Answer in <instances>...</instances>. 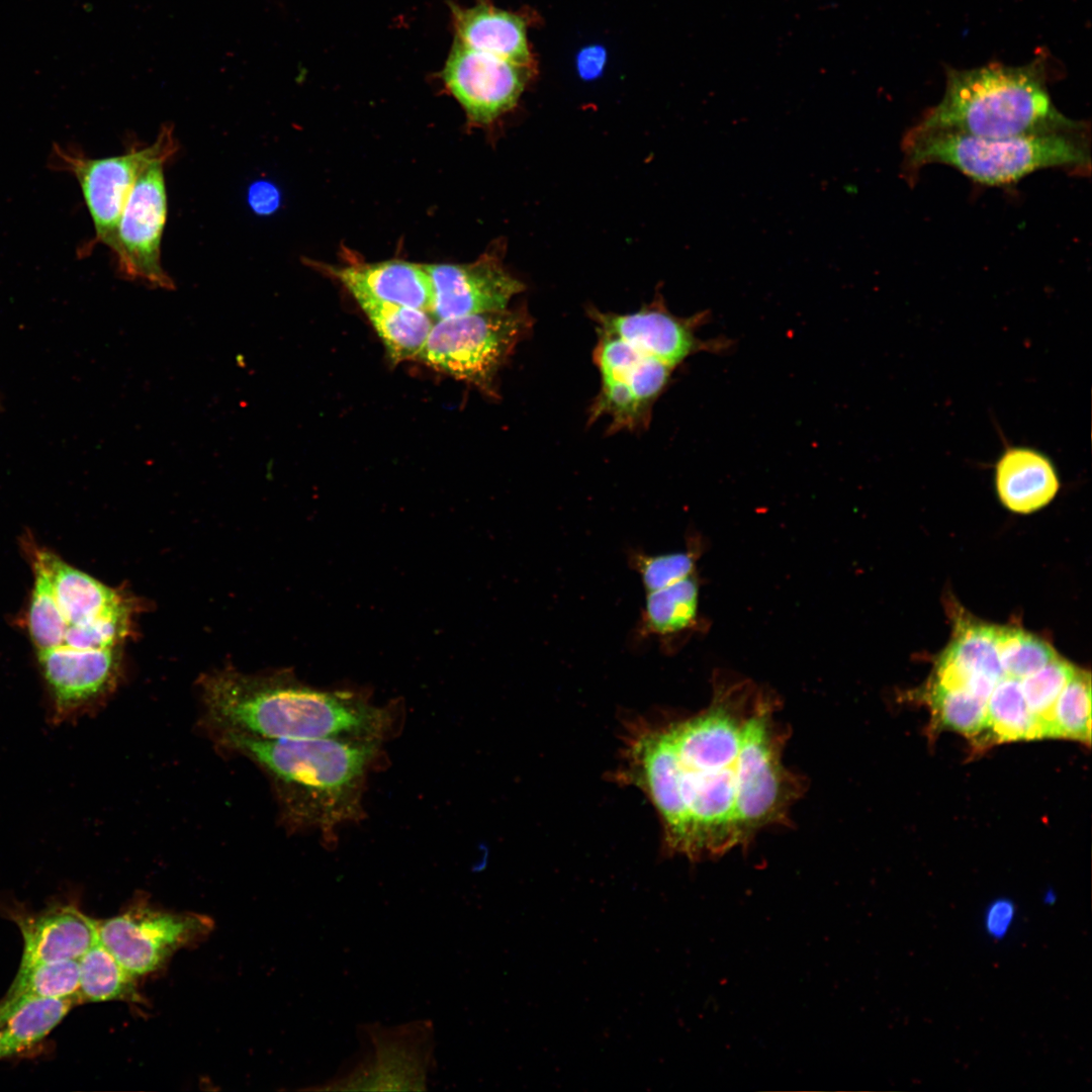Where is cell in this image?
<instances>
[{
    "label": "cell",
    "mask_w": 1092,
    "mask_h": 1092,
    "mask_svg": "<svg viewBox=\"0 0 1092 1092\" xmlns=\"http://www.w3.org/2000/svg\"><path fill=\"white\" fill-rule=\"evenodd\" d=\"M1034 738H1038V733L1020 679L1004 675L988 698L986 729L980 745Z\"/></svg>",
    "instance_id": "obj_25"
},
{
    "label": "cell",
    "mask_w": 1092,
    "mask_h": 1092,
    "mask_svg": "<svg viewBox=\"0 0 1092 1092\" xmlns=\"http://www.w3.org/2000/svg\"><path fill=\"white\" fill-rule=\"evenodd\" d=\"M382 341L390 361L417 360L435 320L429 311L351 293Z\"/></svg>",
    "instance_id": "obj_23"
},
{
    "label": "cell",
    "mask_w": 1092,
    "mask_h": 1092,
    "mask_svg": "<svg viewBox=\"0 0 1092 1092\" xmlns=\"http://www.w3.org/2000/svg\"><path fill=\"white\" fill-rule=\"evenodd\" d=\"M1091 674L1076 668L1054 709L1053 737L1091 742Z\"/></svg>",
    "instance_id": "obj_30"
},
{
    "label": "cell",
    "mask_w": 1092,
    "mask_h": 1092,
    "mask_svg": "<svg viewBox=\"0 0 1092 1092\" xmlns=\"http://www.w3.org/2000/svg\"><path fill=\"white\" fill-rule=\"evenodd\" d=\"M1 1026H2V1025H1V1023H0V1030H1Z\"/></svg>",
    "instance_id": "obj_35"
},
{
    "label": "cell",
    "mask_w": 1092,
    "mask_h": 1092,
    "mask_svg": "<svg viewBox=\"0 0 1092 1092\" xmlns=\"http://www.w3.org/2000/svg\"><path fill=\"white\" fill-rule=\"evenodd\" d=\"M762 695L749 680L720 676L707 709L660 725L654 767L669 818H714L735 807L742 733Z\"/></svg>",
    "instance_id": "obj_3"
},
{
    "label": "cell",
    "mask_w": 1092,
    "mask_h": 1092,
    "mask_svg": "<svg viewBox=\"0 0 1092 1092\" xmlns=\"http://www.w3.org/2000/svg\"><path fill=\"white\" fill-rule=\"evenodd\" d=\"M33 586L25 625L51 703L52 720H72L115 687L121 647L139 605L29 541Z\"/></svg>",
    "instance_id": "obj_1"
},
{
    "label": "cell",
    "mask_w": 1092,
    "mask_h": 1092,
    "mask_svg": "<svg viewBox=\"0 0 1092 1092\" xmlns=\"http://www.w3.org/2000/svg\"><path fill=\"white\" fill-rule=\"evenodd\" d=\"M995 486L1001 503L1010 511L1029 514L1058 493L1060 481L1052 460L1027 446L1007 447L995 465Z\"/></svg>",
    "instance_id": "obj_20"
},
{
    "label": "cell",
    "mask_w": 1092,
    "mask_h": 1092,
    "mask_svg": "<svg viewBox=\"0 0 1092 1092\" xmlns=\"http://www.w3.org/2000/svg\"><path fill=\"white\" fill-rule=\"evenodd\" d=\"M149 164L138 177L119 218L113 255L119 275L151 288L175 289L165 271L161 245L167 219L164 165Z\"/></svg>",
    "instance_id": "obj_12"
},
{
    "label": "cell",
    "mask_w": 1092,
    "mask_h": 1092,
    "mask_svg": "<svg viewBox=\"0 0 1092 1092\" xmlns=\"http://www.w3.org/2000/svg\"><path fill=\"white\" fill-rule=\"evenodd\" d=\"M531 327L525 307L435 321L417 360L496 396L495 377Z\"/></svg>",
    "instance_id": "obj_7"
},
{
    "label": "cell",
    "mask_w": 1092,
    "mask_h": 1092,
    "mask_svg": "<svg viewBox=\"0 0 1092 1092\" xmlns=\"http://www.w3.org/2000/svg\"><path fill=\"white\" fill-rule=\"evenodd\" d=\"M1085 131L984 138L913 127L903 141L907 164H944L990 186L1009 185L1045 168L1090 170Z\"/></svg>",
    "instance_id": "obj_6"
},
{
    "label": "cell",
    "mask_w": 1092,
    "mask_h": 1092,
    "mask_svg": "<svg viewBox=\"0 0 1092 1092\" xmlns=\"http://www.w3.org/2000/svg\"><path fill=\"white\" fill-rule=\"evenodd\" d=\"M784 738L763 694L744 725L739 753L735 812L742 844L783 821L799 796L800 783L781 760Z\"/></svg>",
    "instance_id": "obj_8"
},
{
    "label": "cell",
    "mask_w": 1092,
    "mask_h": 1092,
    "mask_svg": "<svg viewBox=\"0 0 1092 1092\" xmlns=\"http://www.w3.org/2000/svg\"><path fill=\"white\" fill-rule=\"evenodd\" d=\"M23 937L19 968L79 960L97 936L96 920L73 905L54 906L36 914H13Z\"/></svg>",
    "instance_id": "obj_16"
},
{
    "label": "cell",
    "mask_w": 1092,
    "mask_h": 1092,
    "mask_svg": "<svg viewBox=\"0 0 1092 1092\" xmlns=\"http://www.w3.org/2000/svg\"><path fill=\"white\" fill-rule=\"evenodd\" d=\"M534 74V66L516 64L454 41L441 77L468 121L489 126L518 105Z\"/></svg>",
    "instance_id": "obj_13"
},
{
    "label": "cell",
    "mask_w": 1092,
    "mask_h": 1092,
    "mask_svg": "<svg viewBox=\"0 0 1092 1092\" xmlns=\"http://www.w3.org/2000/svg\"><path fill=\"white\" fill-rule=\"evenodd\" d=\"M178 149L174 129L163 126L151 145L104 158H88L57 148L63 167L79 183L94 228L92 245L103 244L113 252L120 215L142 171L156 160H169Z\"/></svg>",
    "instance_id": "obj_10"
},
{
    "label": "cell",
    "mask_w": 1092,
    "mask_h": 1092,
    "mask_svg": "<svg viewBox=\"0 0 1092 1092\" xmlns=\"http://www.w3.org/2000/svg\"><path fill=\"white\" fill-rule=\"evenodd\" d=\"M1013 915V906L1009 901H996L987 914L986 926L989 933L996 938L1004 936L1010 927Z\"/></svg>",
    "instance_id": "obj_32"
},
{
    "label": "cell",
    "mask_w": 1092,
    "mask_h": 1092,
    "mask_svg": "<svg viewBox=\"0 0 1092 1092\" xmlns=\"http://www.w3.org/2000/svg\"><path fill=\"white\" fill-rule=\"evenodd\" d=\"M221 736L224 744L258 762L273 778L292 819L331 834L339 825L360 817L365 776L380 740Z\"/></svg>",
    "instance_id": "obj_4"
},
{
    "label": "cell",
    "mask_w": 1092,
    "mask_h": 1092,
    "mask_svg": "<svg viewBox=\"0 0 1092 1092\" xmlns=\"http://www.w3.org/2000/svg\"><path fill=\"white\" fill-rule=\"evenodd\" d=\"M589 315L598 324V331L614 335L639 353L673 368L701 352L721 353L730 344L727 339L698 337L709 317L707 311L677 316L668 311L662 297L635 312L618 314L590 308Z\"/></svg>",
    "instance_id": "obj_14"
},
{
    "label": "cell",
    "mask_w": 1092,
    "mask_h": 1092,
    "mask_svg": "<svg viewBox=\"0 0 1092 1092\" xmlns=\"http://www.w3.org/2000/svg\"><path fill=\"white\" fill-rule=\"evenodd\" d=\"M925 697L932 714V728L950 729L974 739L983 737L987 701L968 689L941 685L932 679Z\"/></svg>",
    "instance_id": "obj_26"
},
{
    "label": "cell",
    "mask_w": 1092,
    "mask_h": 1092,
    "mask_svg": "<svg viewBox=\"0 0 1092 1092\" xmlns=\"http://www.w3.org/2000/svg\"><path fill=\"white\" fill-rule=\"evenodd\" d=\"M78 1003L72 998L20 996L0 1003V1060L42 1040Z\"/></svg>",
    "instance_id": "obj_22"
},
{
    "label": "cell",
    "mask_w": 1092,
    "mask_h": 1092,
    "mask_svg": "<svg viewBox=\"0 0 1092 1092\" xmlns=\"http://www.w3.org/2000/svg\"><path fill=\"white\" fill-rule=\"evenodd\" d=\"M212 926L205 915L166 912L140 902L96 920L101 943L135 977L159 970L178 949L206 936Z\"/></svg>",
    "instance_id": "obj_11"
},
{
    "label": "cell",
    "mask_w": 1092,
    "mask_h": 1092,
    "mask_svg": "<svg viewBox=\"0 0 1092 1092\" xmlns=\"http://www.w3.org/2000/svg\"><path fill=\"white\" fill-rule=\"evenodd\" d=\"M1004 676L996 647V626L960 620L935 664L932 680L968 689L988 701Z\"/></svg>",
    "instance_id": "obj_17"
},
{
    "label": "cell",
    "mask_w": 1092,
    "mask_h": 1092,
    "mask_svg": "<svg viewBox=\"0 0 1092 1092\" xmlns=\"http://www.w3.org/2000/svg\"><path fill=\"white\" fill-rule=\"evenodd\" d=\"M78 962L81 1003L111 1000L141 1002L136 977L118 963L98 935Z\"/></svg>",
    "instance_id": "obj_24"
},
{
    "label": "cell",
    "mask_w": 1092,
    "mask_h": 1092,
    "mask_svg": "<svg viewBox=\"0 0 1092 1092\" xmlns=\"http://www.w3.org/2000/svg\"><path fill=\"white\" fill-rule=\"evenodd\" d=\"M202 698L221 734L253 738L380 740L391 722L388 711L362 696L318 690L284 673L213 672L202 679Z\"/></svg>",
    "instance_id": "obj_2"
},
{
    "label": "cell",
    "mask_w": 1092,
    "mask_h": 1092,
    "mask_svg": "<svg viewBox=\"0 0 1092 1092\" xmlns=\"http://www.w3.org/2000/svg\"><path fill=\"white\" fill-rule=\"evenodd\" d=\"M279 195L273 185L258 183L250 190V203L260 213L273 211L278 205Z\"/></svg>",
    "instance_id": "obj_33"
},
{
    "label": "cell",
    "mask_w": 1092,
    "mask_h": 1092,
    "mask_svg": "<svg viewBox=\"0 0 1092 1092\" xmlns=\"http://www.w3.org/2000/svg\"><path fill=\"white\" fill-rule=\"evenodd\" d=\"M606 61V54L599 47H592L580 52L577 58L578 72L583 78H594L601 73Z\"/></svg>",
    "instance_id": "obj_34"
},
{
    "label": "cell",
    "mask_w": 1092,
    "mask_h": 1092,
    "mask_svg": "<svg viewBox=\"0 0 1092 1092\" xmlns=\"http://www.w3.org/2000/svg\"><path fill=\"white\" fill-rule=\"evenodd\" d=\"M360 1050L321 1090H426L435 1067L434 1026L416 1020L397 1026L357 1029Z\"/></svg>",
    "instance_id": "obj_9"
},
{
    "label": "cell",
    "mask_w": 1092,
    "mask_h": 1092,
    "mask_svg": "<svg viewBox=\"0 0 1092 1092\" xmlns=\"http://www.w3.org/2000/svg\"><path fill=\"white\" fill-rule=\"evenodd\" d=\"M996 647L1004 675L1020 680L1058 656L1044 640L1013 627L996 626Z\"/></svg>",
    "instance_id": "obj_31"
},
{
    "label": "cell",
    "mask_w": 1092,
    "mask_h": 1092,
    "mask_svg": "<svg viewBox=\"0 0 1092 1092\" xmlns=\"http://www.w3.org/2000/svg\"><path fill=\"white\" fill-rule=\"evenodd\" d=\"M700 581L696 573L666 587L646 593L632 638L637 644L655 638L664 649L679 647L703 625L699 613Z\"/></svg>",
    "instance_id": "obj_21"
},
{
    "label": "cell",
    "mask_w": 1092,
    "mask_h": 1092,
    "mask_svg": "<svg viewBox=\"0 0 1092 1092\" xmlns=\"http://www.w3.org/2000/svg\"><path fill=\"white\" fill-rule=\"evenodd\" d=\"M505 249L494 246L467 264H426L433 286L435 321L508 308L525 285L504 266Z\"/></svg>",
    "instance_id": "obj_15"
},
{
    "label": "cell",
    "mask_w": 1092,
    "mask_h": 1092,
    "mask_svg": "<svg viewBox=\"0 0 1092 1092\" xmlns=\"http://www.w3.org/2000/svg\"><path fill=\"white\" fill-rule=\"evenodd\" d=\"M703 551V542L696 535L689 537L686 549L674 552L647 554L642 550L628 552L629 566L636 571L646 593L657 590L696 573V564Z\"/></svg>",
    "instance_id": "obj_27"
},
{
    "label": "cell",
    "mask_w": 1092,
    "mask_h": 1092,
    "mask_svg": "<svg viewBox=\"0 0 1092 1092\" xmlns=\"http://www.w3.org/2000/svg\"><path fill=\"white\" fill-rule=\"evenodd\" d=\"M455 41L516 64L534 66L526 15L481 0L471 7L451 5Z\"/></svg>",
    "instance_id": "obj_18"
},
{
    "label": "cell",
    "mask_w": 1092,
    "mask_h": 1092,
    "mask_svg": "<svg viewBox=\"0 0 1092 1092\" xmlns=\"http://www.w3.org/2000/svg\"><path fill=\"white\" fill-rule=\"evenodd\" d=\"M20 996L72 998L81 1003L78 960L41 963L19 968L4 999Z\"/></svg>",
    "instance_id": "obj_29"
},
{
    "label": "cell",
    "mask_w": 1092,
    "mask_h": 1092,
    "mask_svg": "<svg viewBox=\"0 0 1092 1092\" xmlns=\"http://www.w3.org/2000/svg\"><path fill=\"white\" fill-rule=\"evenodd\" d=\"M318 267L339 280L350 293H363L381 301L431 310L433 286L421 264L389 260Z\"/></svg>",
    "instance_id": "obj_19"
},
{
    "label": "cell",
    "mask_w": 1092,
    "mask_h": 1092,
    "mask_svg": "<svg viewBox=\"0 0 1092 1092\" xmlns=\"http://www.w3.org/2000/svg\"><path fill=\"white\" fill-rule=\"evenodd\" d=\"M1044 56L1023 66L991 63L969 70L946 68L941 100L915 125L984 138L1086 131L1065 116L1048 88Z\"/></svg>",
    "instance_id": "obj_5"
},
{
    "label": "cell",
    "mask_w": 1092,
    "mask_h": 1092,
    "mask_svg": "<svg viewBox=\"0 0 1092 1092\" xmlns=\"http://www.w3.org/2000/svg\"><path fill=\"white\" fill-rule=\"evenodd\" d=\"M1076 668L1067 660L1057 656L1020 681L1027 708L1036 725L1038 738L1053 737L1056 702Z\"/></svg>",
    "instance_id": "obj_28"
}]
</instances>
